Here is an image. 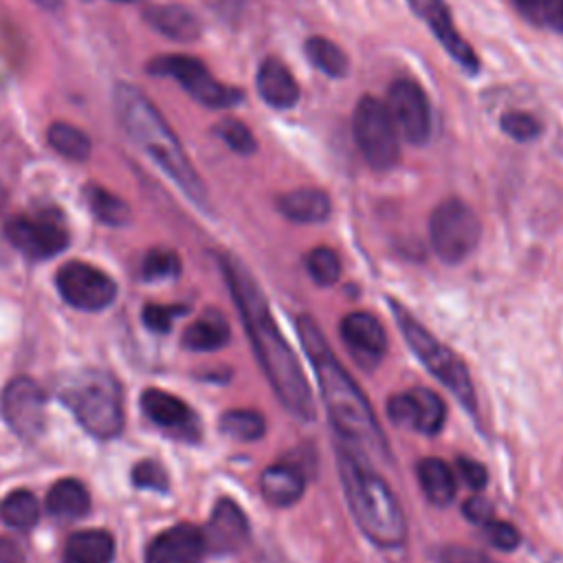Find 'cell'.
<instances>
[{
  "instance_id": "obj_21",
  "label": "cell",
  "mask_w": 563,
  "mask_h": 563,
  "mask_svg": "<svg viewBox=\"0 0 563 563\" xmlns=\"http://www.w3.org/2000/svg\"><path fill=\"white\" fill-rule=\"evenodd\" d=\"M260 490L271 506H290L306 490V477L299 466L279 462L271 464L260 477Z\"/></svg>"
},
{
  "instance_id": "obj_39",
  "label": "cell",
  "mask_w": 563,
  "mask_h": 563,
  "mask_svg": "<svg viewBox=\"0 0 563 563\" xmlns=\"http://www.w3.org/2000/svg\"><path fill=\"white\" fill-rule=\"evenodd\" d=\"M486 539L490 545H495L497 550H504V552H510L519 545V532L512 523L508 521H499V519H490L488 523L482 526Z\"/></svg>"
},
{
  "instance_id": "obj_13",
  "label": "cell",
  "mask_w": 563,
  "mask_h": 563,
  "mask_svg": "<svg viewBox=\"0 0 563 563\" xmlns=\"http://www.w3.org/2000/svg\"><path fill=\"white\" fill-rule=\"evenodd\" d=\"M387 110L398 134L411 143L422 145L431 136V110L424 90L411 79H396L387 92Z\"/></svg>"
},
{
  "instance_id": "obj_14",
  "label": "cell",
  "mask_w": 563,
  "mask_h": 563,
  "mask_svg": "<svg viewBox=\"0 0 563 563\" xmlns=\"http://www.w3.org/2000/svg\"><path fill=\"white\" fill-rule=\"evenodd\" d=\"M387 416L398 427L431 435L442 429L446 420V407L435 391L416 387L402 394H394L387 402Z\"/></svg>"
},
{
  "instance_id": "obj_40",
  "label": "cell",
  "mask_w": 563,
  "mask_h": 563,
  "mask_svg": "<svg viewBox=\"0 0 563 563\" xmlns=\"http://www.w3.org/2000/svg\"><path fill=\"white\" fill-rule=\"evenodd\" d=\"M187 308L185 306H156L150 303L143 310V323L152 330V332H167L172 328V321L180 314H185Z\"/></svg>"
},
{
  "instance_id": "obj_8",
  "label": "cell",
  "mask_w": 563,
  "mask_h": 563,
  "mask_svg": "<svg viewBox=\"0 0 563 563\" xmlns=\"http://www.w3.org/2000/svg\"><path fill=\"white\" fill-rule=\"evenodd\" d=\"M479 235H482L479 218L466 202L457 198H449L431 211L429 240L435 255L442 262L457 264L466 260L475 251Z\"/></svg>"
},
{
  "instance_id": "obj_26",
  "label": "cell",
  "mask_w": 563,
  "mask_h": 563,
  "mask_svg": "<svg viewBox=\"0 0 563 563\" xmlns=\"http://www.w3.org/2000/svg\"><path fill=\"white\" fill-rule=\"evenodd\" d=\"M424 497L435 506H449L455 497V477L451 466L440 457H424L416 466Z\"/></svg>"
},
{
  "instance_id": "obj_4",
  "label": "cell",
  "mask_w": 563,
  "mask_h": 563,
  "mask_svg": "<svg viewBox=\"0 0 563 563\" xmlns=\"http://www.w3.org/2000/svg\"><path fill=\"white\" fill-rule=\"evenodd\" d=\"M114 108L123 130L134 143L152 156V161L200 207L207 205V189L191 167L183 145L152 106V101L130 84H119L114 90Z\"/></svg>"
},
{
  "instance_id": "obj_19",
  "label": "cell",
  "mask_w": 563,
  "mask_h": 563,
  "mask_svg": "<svg viewBox=\"0 0 563 563\" xmlns=\"http://www.w3.org/2000/svg\"><path fill=\"white\" fill-rule=\"evenodd\" d=\"M207 550L205 534L191 523H178L161 532L145 552V563H200Z\"/></svg>"
},
{
  "instance_id": "obj_30",
  "label": "cell",
  "mask_w": 563,
  "mask_h": 563,
  "mask_svg": "<svg viewBox=\"0 0 563 563\" xmlns=\"http://www.w3.org/2000/svg\"><path fill=\"white\" fill-rule=\"evenodd\" d=\"M0 517L11 528H33L40 517V506L33 493L29 490H13L0 504Z\"/></svg>"
},
{
  "instance_id": "obj_3",
  "label": "cell",
  "mask_w": 563,
  "mask_h": 563,
  "mask_svg": "<svg viewBox=\"0 0 563 563\" xmlns=\"http://www.w3.org/2000/svg\"><path fill=\"white\" fill-rule=\"evenodd\" d=\"M336 468L347 506L365 537L380 548L400 545L407 537L405 512L369 457L347 442H336Z\"/></svg>"
},
{
  "instance_id": "obj_20",
  "label": "cell",
  "mask_w": 563,
  "mask_h": 563,
  "mask_svg": "<svg viewBox=\"0 0 563 563\" xmlns=\"http://www.w3.org/2000/svg\"><path fill=\"white\" fill-rule=\"evenodd\" d=\"M257 92L271 108H292L299 101V84L288 66L277 57H266L257 68Z\"/></svg>"
},
{
  "instance_id": "obj_28",
  "label": "cell",
  "mask_w": 563,
  "mask_h": 563,
  "mask_svg": "<svg viewBox=\"0 0 563 563\" xmlns=\"http://www.w3.org/2000/svg\"><path fill=\"white\" fill-rule=\"evenodd\" d=\"M84 196H86V202H88L90 211L95 213V218L99 222L121 227L130 220V207L119 196H114L112 191H108L99 185H86Z\"/></svg>"
},
{
  "instance_id": "obj_43",
  "label": "cell",
  "mask_w": 563,
  "mask_h": 563,
  "mask_svg": "<svg viewBox=\"0 0 563 563\" xmlns=\"http://www.w3.org/2000/svg\"><path fill=\"white\" fill-rule=\"evenodd\" d=\"M457 471H460L462 479H464L473 490H479V488L486 486L488 473H486V468H484L479 462H475V460H471V457H457Z\"/></svg>"
},
{
  "instance_id": "obj_7",
  "label": "cell",
  "mask_w": 563,
  "mask_h": 563,
  "mask_svg": "<svg viewBox=\"0 0 563 563\" xmlns=\"http://www.w3.org/2000/svg\"><path fill=\"white\" fill-rule=\"evenodd\" d=\"M356 147L374 169H389L398 163L400 141L394 119L383 101L372 95L358 99L352 117Z\"/></svg>"
},
{
  "instance_id": "obj_36",
  "label": "cell",
  "mask_w": 563,
  "mask_h": 563,
  "mask_svg": "<svg viewBox=\"0 0 563 563\" xmlns=\"http://www.w3.org/2000/svg\"><path fill=\"white\" fill-rule=\"evenodd\" d=\"M216 134L238 154H253L257 143L253 132L238 119H224L216 125Z\"/></svg>"
},
{
  "instance_id": "obj_10",
  "label": "cell",
  "mask_w": 563,
  "mask_h": 563,
  "mask_svg": "<svg viewBox=\"0 0 563 563\" xmlns=\"http://www.w3.org/2000/svg\"><path fill=\"white\" fill-rule=\"evenodd\" d=\"M55 284L64 301L86 312L103 310L117 297L114 279L101 268L86 262L64 264L55 275Z\"/></svg>"
},
{
  "instance_id": "obj_37",
  "label": "cell",
  "mask_w": 563,
  "mask_h": 563,
  "mask_svg": "<svg viewBox=\"0 0 563 563\" xmlns=\"http://www.w3.org/2000/svg\"><path fill=\"white\" fill-rule=\"evenodd\" d=\"M499 128L515 141H521V143H528L532 139H537V134L541 132L539 123L534 117H530L528 112H521V110H510V112H504L499 117Z\"/></svg>"
},
{
  "instance_id": "obj_47",
  "label": "cell",
  "mask_w": 563,
  "mask_h": 563,
  "mask_svg": "<svg viewBox=\"0 0 563 563\" xmlns=\"http://www.w3.org/2000/svg\"><path fill=\"white\" fill-rule=\"evenodd\" d=\"M114 2H139V0H114Z\"/></svg>"
},
{
  "instance_id": "obj_16",
  "label": "cell",
  "mask_w": 563,
  "mask_h": 563,
  "mask_svg": "<svg viewBox=\"0 0 563 563\" xmlns=\"http://www.w3.org/2000/svg\"><path fill=\"white\" fill-rule=\"evenodd\" d=\"M141 409L145 416L167 433L194 442L200 438L198 416L189 409L185 400L163 389H145L141 396Z\"/></svg>"
},
{
  "instance_id": "obj_17",
  "label": "cell",
  "mask_w": 563,
  "mask_h": 563,
  "mask_svg": "<svg viewBox=\"0 0 563 563\" xmlns=\"http://www.w3.org/2000/svg\"><path fill=\"white\" fill-rule=\"evenodd\" d=\"M341 339L361 367H376L387 350V334L369 312H350L341 319Z\"/></svg>"
},
{
  "instance_id": "obj_32",
  "label": "cell",
  "mask_w": 563,
  "mask_h": 563,
  "mask_svg": "<svg viewBox=\"0 0 563 563\" xmlns=\"http://www.w3.org/2000/svg\"><path fill=\"white\" fill-rule=\"evenodd\" d=\"M48 143L66 158L86 161L90 154V139L70 123H53L48 130Z\"/></svg>"
},
{
  "instance_id": "obj_34",
  "label": "cell",
  "mask_w": 563,
  "mask_h": 563,
  "mask_svg": "<svg viewBox=\"0 0 563 563\" xmlns=\"http://www.w3.org/2000/svg\"><path fill=\"white\" fill-rule=\"evenodd\" d=\"M306 271L319 286H332L341 275L339 255L328 246H317L306 253Z\"/></svg>"
},
{
  "instance_id": "obj_42",
  "label": "cell",
  "mask_w": 563,
  "mask_h": 563,
  "mask_svg": "<svg viewBox=\"0 0 563 563\" xmlns=\"http://www.w3.org/2000/svg\"><path fill=\"white\" fill-rule=\"evenodd\" d=\"M462 512H464V517L468 519V521H473V523H477V526H484V523H488L490 519H495V510H493V504L488 501V499H484V497H468L466 501H464V506H462Z\"/></svg>"
},
{
  "instance_id": "obj_29",
  "label": "cell",
  "mask_w": 563,
  "mask_h": 563,
  "mask_svg": "<svg viewBox=\"0 0 563 563\" xmlns=\"http://www.w3.org/2000/svg\"><path fill=\"white\" fill-rule=\"evenodd\" d=\"M306 57L314 68H319L328 77H343L347 73V55L330 40L312 35L303 44Z\"/></svg>"
},
{
  "instance_id": "obj_35",
  "label": "cell",
  "mask_w": 563,
  "mask_h": 563,
  "mask_svg": "<svg viewBox=\"0 0 563 563\" xmlns=\"http://www.w3.org/2000/svg\"><path fill=\"white\" fill-rule=\"evenodd\" d=\"M180 273V260L174 251L169 249H152L147 251V255L143 257L141 264V277L145 282H161V279H169L176 277Z\"/></svg>"
},
{
  "instance_id": "obj_27",
  "label": "cell",
  "mask_w": 563,
  "mask_h": 563,
  "mask_svg": "<svg viewBox=\"0 0 563 563\" xmlns=\"http://www.w3.org/2000/svg\"><path fill=\"white\" fill-rule=\"evenodd\" d=\"M90 508V495L79 479H59L46 495V510L62 521L79 519Z\"/></svg>"
},
{
  "instance_id": "obj_23",
  "label": "cell",
  "mask_w": 563,
  "mask_h": 563,
  "mask_svg": "<svg viewBox=\"0 0 563 563\" xmlns=\"http://www.w3.org/2000/svg\"><path fill=\"white\" fill-rule=\"evenodd\" d=\"M145 20L152 29L178 42H194L200 35L198 18L180 4H154L145 9Z\"/></svg>"
},
{
  "instance_id": "obj_38",
  "label": "cell",
  "mask_w": 563,
  "mask_h": 563,
  "mask_svg": "<svg viewBox=\"0 0 563 563\" xmlns=\"http://www.w3.org/2000/svg\"><path fill=\"white\" fill-rule=\"evenodd\" d=\"M132 484L136 488H147V490H161L165 493L169 486V475L167 471L154 462V460H143L132 468Z\"/></svg>"
},
{
  "instance_id": "obj_5",
  "label": "cell",
  "mask_w": 563,
  "mask_h": 563,
  "mask_svg": "<svg viewBox=\"0 0 563 563\" xmlns=\"http://www.w3.org/2000/svg\"><path fill=\"white\" fill-rule=\"evenodd\" d=\"M57 398L95 438L108 440L123 429V402L117 380L95 367L66 372L57 383Z\"/></svg>"
},
{
  "instance_id": "obj_15",
  "label": "cell",
  "mask_w": 563,
  "mask_h": 563,
  "mask_svg": "<svg viewBox=\"0 0 563 563\" xmlns=\"http://www.w3.org/2000/svg\"><path fill=\"white\" fill-rule=\"evenodd\" d=\"M409 7L427 22V26L433 31L438 42L444 46V51L466 70L477 73L479 59L468 42L462 40L460 31L453 24L451 11L444 0H407Z\"/></svg>"
},
{
  "instance_id": "obj_24",
  "label": "cell",
  "mask_w": 563,
  "mask_h": 563,
  "mask_svg": "<svg viewBox=\"0 0 563 563\" xmlns=\"http://www.w3.org/2000/svg\"><path fill=\"white\" fill-rule=\"evenodd\" d=\"M114 541L106 530L73 532L64 545V563H112Z\"/></svg>"
},
{
  "instance_id": "obj_11",
  "label": "cell",
  "mask_w": 563,
  "mask_h": 563,
  "mask_svg": "<svg viewBox=\"0 0 563 563\" xmlns=\"http://www.w3.org/2000/svg\"><path fill=\"white\" fill-rule=\"evenodd\" d=\"M0 411L13 433L35 440L46 427V394L26 376L13 378L2 389Z\"/></svg>"
},
{
  "instance_id": "obj_33",
  "label": "cell",
  "mask_w": 563,
  "mask_h": 563,
  "mask_svg": "<svg viewBox=\"0 0 563 563\" xmlns=\"http://www.w3.org/2000/svg\"><path fill=\"white\" fill-rule=\"evenodd\" d=\"M512 4L528 22L563 33V0H512Z\"/></svg>"
},
{
  "instance_id": "obj_45",
  "label": "cell",
  "mask_w": 563,
  "mask_h": 563,
  "mask_svg": "<svg viewBox=\"0 0 563 563\" xmlns=\"http://www.w3.org/2000/svg\"><path fill=\"white\" fill-rule=\"evenodd\" d=\"M0 563H26L24 550L7 537H0Z\"/></svg>"
},
{
  "instance_id": "obj_6",
  "label": "cell",
  "mask_w": 563,
  "mask_h": 563,
  "mask_svg": "<svg viewBox=\"0 0 563 563\" xmlns=\"http://www.w3.org/2000/svg\"><path fill=\"white\" fill-rule=\"evenodd\" d=\"M389 303H391V314H394L396 323L400 325V332H402L405 341L409 343L411 352L435 376V380H440L457 398V402L464 409H468L471 416H475L477 413V398H475V389H473L468 369L464 367L462 358L453 350L442 345L398 301H389Z\"/></svg>"
},
{
  "instance_id": "obj_18",
  "label": "cell",
  "mask_w": 563,
  "mask_h": 563,
  "mask_svg": "<svg viewBox=\"0 0 563 563\" xmlns=\"http://www.w3.org/2000/svg\"><path fill=\"white\" fill-rule=\"evenodd\" d=\"M202 534L207 550L213 554H233L246 545L251 530L242 508L233 499H220L213 506L207 530Z\"/></svg>"
},
{
  "instance_id": "obj_1",
  "label": "cell",
  "mask_w": 563,
  "mask_h": 563,
  "mask_svg": "<svg viewBox=\"0 0 563 563\" xmlns=\"http://www.w3.org/2000/svg\"><path fill=\"white\" fill-rule=\"evenodd\" d=\"M220 268L231 288V297L238 306L257 363L266 374L275 396L292 416L301 420H312L314 402L306 374L295 352L288 347L284 334L279 332L275 319L271 317L268 301L260 290L257 282L238 260L229 255L220 257Z\"/></svg>"
},
{
  "instance_id": "obj_41",
  "label": "cell",
  "mask_w": 563,
  "mask_h": 563,
  "mask_svg": "<svg viewBox=\"0 0 563 563\" xmlns=\"http://www.w3.org/2000/svg\"><path fill=\"white\" fill-rule=\"evenodd\" d=\"M438 563H495L488 554L466 545H442L438 550Z\"/></svg>"
},
{
  "instance_id": "obj_46",
  "label": "cell",
  "mask_w": 563,
  "mask_h": 563,
  "mask_svg": "<svg viewBox=\"0 0 563 563\" xmlns=\"http://www.w3.org/2000/svg\"><path fill=\"white\" fill-rule=\"evenodd\" d=\"M35 2H37L40 7H44V9H57L62 0H35Z\"/></svg>"
},
{
  "instance_id": "obj_22",
  "label": "cell",
  "mask_w": 563,
  "mask_h": 563,
  "mask_svg": "<svg viewBox=\"0 0 563 563\" xmlns=\"http://www.w3.org/2000/svg\"><path fill=\"white\" fill-rule=\"evenodd\" d=\"M277 209L284 218L299 224L323 222L330 216V196L317 187H299L282 194L277 198Z\"/></svg>"
},
{
  "instance_id": "obj_25",
  "label": "cell",
  "mask_w": 563,
  "mask_h": 563,
  "mask_svg": "<svg viewBox=\"0 0 563 563\" xmlns=\"http://www.w3.org/2000/svg\"><path fill=\"white\" fill-rule=\"evenodd\" d=\"M229 336H231V330H229V323L222 317V312L209 308L191 325L185 328L180 341L187 350L213 352V350L224 347Z\"/></svg>"
},
{
  "instance_id": "obj_2",
  "label": "cell",
  "mask_w": 563,
  "mask_h": 563,
  "mask_svg": "<svg viewBox=\"0 0 563 563\" xmlns=\"http://www.w3.org/2000/svg\"><path fill=\"white\" fill-rule=\"evenodd\" d=\"M297 332L314 369L325 411L336 433L343 438V442L361 449L367 457L389 460L387 440L378 427L372 405L347 369L339 363L317 323L301 314L297 317Z\"/></svg>"
},
{
  "instance_id": "obj_44",
  "label": "cell",
  "mask_w": 563,
  "mask_h": 563,
  "mask_svg": "<svg viewBox=\"0 0 563 563\" xmlns=\"http://www.w3.org/2000/svg\"><path fill=\"white\" fill-rule=\"evenodd\" d=\"M207 7L224 22H235L244 7H246V0H207Z\"/></svg>"
},
{
  "instance_id": "obj_9",
  "label": "cell",
  "mask_w": 563,
  "mask_h": 563,
  "mask_svg": "<svg viewBox=\"0 0 563 563\" xmlns=\"http://www.w3.org/2000/svg\"><path fill=\"white\" fill-rule=\"evenodd\" d=\"M152 75H165L176 79L198 103L207 108H229L242 101V90L218 81L202 62L185 55H167L150 62Z\"/></svg>"
},
{
  "instance_id": "obj_31",
  "label": "cell",
  "mask_w": 563,
  "mask_h": 563,
  "mask_svg": "<svg viewBox=\"0 0 563 563\" xmlns=\"http://www.w3.org/2000/svg\"><path fill=\"white\" fill-rule=\"evenodd\" d=\"M266 422L262 413L253 409H229L220 418V431L233 440L251 442L264 435Z\"/></svg>"
},
{
  "instance_id": "obj_12",
  "label": "cell",
  "mask_w": 563,
  "mask_h": 563,
  "mask_svg": "<svg viewBox=\"0 0 563 563\" xmlns=\"http://www.w3.org/2000/svg\"><path fill=\"white\" fill-rule=\"evenodd\" d=\"M4 233L7 240L29 260H48L68 246V231L53 213L11 218Z\"/></svg>"
}]
</instances>
